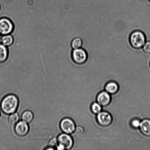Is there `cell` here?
I'll list each match as a JSON object with an SVG mask.
<instances>
[{"label": "cell", "instance_id": "cell-22", "mask_svg": "<svg viewBox=\"0 0 150 150\" xmlns=\"http://www.w3.org/2000/svg\"><path fill=\"white\" fill-rule=\"evenodd\" d=\"M57 149L59 150H63L65 149V148H64V146L60 144H58V145L57 146Z\"/></svg>", "mask_w": 150, "mask_h": 150}, {"label": "cell", "instance_id": "cell-18", "mask_svg": "<svg viewBox=\"0 0 150 150\" xmlns=\"http://www.w3.org/2000/svg\"><path fill=\"white\" fill-rule=\"evenodd\" d=\"M141 121L142 120L139 119H134L130 122V126L133 129H139V127L140 126Z\"/></svg>", "mask_w": 150, "mask_h": 150}, {"label": "cell", "instance_id": "cell-11", "mask_svg": "<svg viewBox=\"0 0 150 150\" xmlns=\"http://www.w3.org/2000/svg\"><path fill=\"white\" fill-rule=\"evenodd\" d=\"M119 86L117 82L110 81L107 82L104 87V90L111 95H114L118 92Z\"/></svg>", "mask_w": 150, "mask_h": 150}, {"label": "cell", "instance_id": "cell-14", "mask_svg": "<svg viewBox=\"0 0 150 150\" xmlns=\"http://www.w3.org/2000/svg\"><path fill=\"white\" fill-rule=\"evenodd\" d=\"M13 37L9 35H4L1 39V43L6 46L11 45L13 43Z\"/></svg>", "mask_w": 150, "mask_h": 150}, {"label": "cell", "instance_id": "cell-12", "mask_svg": "<svg viewBox=\"0 0 150 150\" xmlns=\"http://www.w3.org/2000/svg\"><path fill=\"white\" fill-rule=\"evenodd\" d=\"M8 56V51L6 46L0 44V63L4 62Z\"/></svg>", "mask_w": 150, "mask_h": 150}, {"label": "cell", "instance_id": "cell-7", "mask_svg": "<svg viewBox=\"0 0 150 150\" xmlns=\"http://www.w3.org/2000/svg\"><path fill=\"white\" fill-rule=\"evenodd\" d=\"M57 140L58 144L63 145L65 149H71L74 145L73 138L68 134H61L58 136Z\"/></svg>", "mask_w": 150, "mask_h": 150}, {"label": "cell", "instance_id": "cell-9", "mask_svg": "<svg viewBox=\"0 0 150 150\" xmlns=\"http://www.w3.org/2000/svg\"><path fill=\"white\" fill-rule=\"evenodd\" d=\"M29 126L27 123L21 121L16 123L14 130L16 134L19 136L23 137L27 134L29 131Z\"/></svg>", "mask_w": 150, "mask_h": 150}, {"label": "cell", "instance_id": "cell-20", "mask_svg": "<svg viewBox=\"0 0 150 150\" xmlns=\"http://www.w3.org/2000/svg\"><path fill=\"white\" fill-rule=\"evenodd\" d=\"M142 49L145 53L150 54V41H146L142 47Z\"/></svg>", "mask_w": 150, "mask_h": 150}, {"label": "cell", "instance_id": "cell-4", "mask_svg": "<svg viewBox=\"0 0 150 150\" xmlns=\"http://www.w3.org/2000/svg\"><path fill=\"white\" fill-rule=\"evenodd\" d=\"M72 58L74 62L76 64H83L88 59L87 52L81 48L74 49L72 53Z\"/></svg>", "mask_w": 150, "mask_h": 150}, {"label": "cell", "instance_id": "cell-3", "mask_svg": "<svg viewBox=\"0 0 150 150\" xmlns=\"http://www.w3.org/2000/svg\"><path fill=\"white\" fill-rule=\"evenodd\" d=\"M96 119L98 125L103 127H108L112 122V116L106 111H101L98 113L96 115Z\"/></svg>", "mask_w": 150, "mask_h": 150}, {"label": "cell", "instance_id": "cell-15", "mask_svg": "<svg viewBox=\"0 0 150 150\" xmlns=\"http://www.w3.org/2000/svg\"><path fill=\"white\" fill-rule=\"evenodd\" d=\"M91 111L93 114L97 115L103 110V107L96 101L91 104Z\"/></svg>", "mask_w": 150, "mask_h": 150}, {"label": "cell", "instance_id": "cell-24", "mask_svg": "<svg viewBox=\"0 0 150 150\" xmlns=\"http://www.w3.org/2000/svg\"><path fill=\"white\" fill-rule=\"evenodd\" d=\"M149 2H150V0H149Z\"/></svg>", "mask_w": 150, "mask_h": 150}, {"label": "cell", "instance_id": "cell-2", "mask_svg": "<svg viewBox=\"0 0 150 150\" xmlns=\"http://www.w3.org/2000/svg\"><path fill=\"white\" fill-rule=\"evenodd\" d=\"M146 42V35L141 30L134 31L131 33L129 36V42L131 45L136 49L142 48Z\"/></svg>", "mask_w": 150, "mask_h": 150}, {"label": "cell", "instance_id": "cell-21", "mask_svg": "<svg viewBox=\"0 0 150 150\" xmlns=\"http://www.w3.org/2000/svg\"><path fill=\"white\" fill-rule=\"evenodd\" d=\"M58 140L57 139L55 138H54L50 141L49 143V146L51 147L54 148L57 146L58 145Z\"/></svg>", "mask_w": 150, "mask_h": 150}, {"label": "cell", "instance_id": "cell-13", "mask_svg": "<svg viewBox=\"0 0 150 150\" xmlns=\"http://www.w3.org/2000/svg\"><path fill=\"white\" fill-rule=\"evenodd\" d=\"M21 119L23 121L29 123L32 121L33 119V114L30 111H25L22 114Z\"/></svg>", "mask_w": 150, "mask_h": 150}, {"label": "cell", "instance_id": "cell-23", "mask_svg": "<svg viewBox=\"0 0 150 150\" xmlns=\"http://www.w3.org/2000/svg\"><path fill=\"white\" fill-rule=\"evenodd\" d=\"M46 150H54L55 149L54 148L51 147L49 146V147L46 148Z\"/></svg>", "mask_w": 150, "mask_h": 150}, {"label": "cell", "instance_id": "cell-10", "mask_svg": "<svg viewBox=\"0 0 150 150\" xmlns=\"http://www.w3.org/2000/svg\"><path fill=\"white\" fill-rule=\"evenodd\" d=\"M139 129L144 136L147 137H150V120L148 119L142 120Z\"/></svg>", "mask_w": 150, "mask_h": 150}, {"label": "cell", "instance_id": "cell-19", "mask_svg": "<svg viewBox=\"0 0 150 150\" xmlns=\"http://www.w3.org/2000/svg\"><path fill=\"white\" fill-rule=\"evenodd\" d=\"M85 133L84 129L82 126H77L76 127L74 130V133L75 136L77 137H80L83 136Z\"/></svg>", "mask_w": 150, "mask_h": 150}, {"label": "cell", "instance_id": "cell-5", "mask_svg": "<svg viewBox=\"0 0 150 150\" xmlns=\"http://www.w3.org/2000/svg\"><path fill=\"white\" fill-rule=\"evenodd\" d=\"M61 130L64 133L71 134L74 133L76 126L74 122L68 117L63 119L60 124Z\"/></svg>", "mask_w": 150, "mask_h": 150}, {"label": "cell", "instance_id": "cell-25", "mask_svg": "<svg viewBox=\"0 0 150 150\" xmlns=\"http://www.w3.org/2000/svg\"></svg>", "mask_w": 150, "mask_h": 150}, {"label": "cell", "instance_id": "cell-8", "mask_svg": "<svg viewBox=\"0 0 150 150\" xmlns=\"http://www.w3.org/2000/svg\"><path fill=\"white\" fill-rule=\"evenodd\" d=\"M96 102L102 107L107 106L110 103L111 101V95L105 91L99 93L96 97Z\"/></svg>", "mask_w": 150, "mask_h": 150}, {"label": "cell", "instance_id": "cell-6", "mask_svg": "<svg viewBox=\"0 0 150 150\" xmlns=\"http://www.w3.org/2000/svg\"><path fill=\"white\" fill-rule=\"evenodd\" d=\"M14 25L9 19L5 18L0 19V34L9 35L14 29Z\"/></svg>", "mask_w": 150, "mask_h": 150}, {"label": "cell", "instance_id": "cell-17", "mask_svg": "<svg viewBox=\"0 0 150 150\" xmlns=\"http://www.w3.org/2000/svg\"><path fill=\"white\" fill-rule=\"evenodd\" d=\"M19 120V116L17 113L11 114L8 117V122L11 125H16Z\"/></svg>", "mask_w": 150, "mask_h": 150}, {"label": "cell", "instance_id": "cell-1", "mask_svg": "<svg viewBox=\"0 0 150 150\" xmlns=\"http://www.w3.org/2000/svg\"><path fill=\"white\" fill-rule=\"evenodd\" d=\"M19 105V100L16 95L10 94L3 98L1 103V108L5 114L14 113L17 110Z\"/></svg>", "mask_w": 150, "mask_h": 150}, {"label": "cell", "instance_id": "cell-16", "mask_svg": "<svg viewBox=\"0 0 150 150\" xmlns=\"http://www.w3.org/2000/svg\"><path fill=\"white\" fill-rule=\"evenodd\" d=\"M83 42L81 38H76L73 40L71 43V46L73 49H78L81 47Z\"/></svg>", "mask_w": 150, "mask_h": 150}]
</instances>
